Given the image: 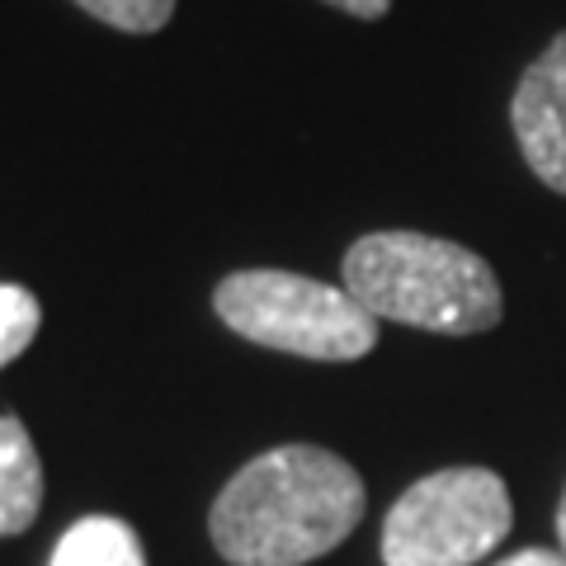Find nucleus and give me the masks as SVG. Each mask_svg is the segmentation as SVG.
I'll return each instance as SVG.
<instances>
[{
    "mask_svg": "<svg viewBox=\"0 0 566 566\" xmlns=\"http://www.w3.org/2000/svg\"><path fill=\"white\" fill-rule=\"evenodd\" d=\"M48 566H147V557L133 524L114 515H85L57 538Z\"/></svg>",
    "mask_w": 566,
    "mask_h": 566,
    "instance_id": "obj_7",
    "label": "nucleus"
},
{
    "mask_svg": "<svg viewBox=\"0 0 566 566\" xmlns=\"http://www.w3.org/2000/svg\"><path fill=\"white\" fill-rule=\"evenodd\" d=\"M85 14H95L99 24L123 29V33H156L170 24L175 0H76Z\"/></svg>",
    "mask_w": 566,
    "mask_h": 566,
    "instance_id": "obj_9",
    "label": "nucleus"
},
{
    "mask_svg": "<svg viewBox=\"0 0 566 566\" xmlns=\"http://www.w3.org/2000/svg\"><path fill=\"white\" fill-rule=\"evenodd\" d=\"M364 520V482L345 458L283 444L251 458L208 515L212 547L232 566H303L340 547Z\"/></svg>",
    "mask_w": 566,
    "mask_h": 566,
    "instance_id": "obj_1",
    "label": "nucleus"
},
{
    "mask_svg": "<svg viewBox=\"0 0 566 566\" xmlns=\"http://www.w3.org/2000/svg\"><path fill=\"white\" fill-rule=\"evenodd\" d=\"M520 151L547 189L566 193V33L547 43L515 85L510 99Z\"/></svg>",
    "mask_w": 566,
    "mask_h": 566,
    "instance_id": "obj_5",
    "label": "nucleus"
},
{
    "mask_svg": "<svg viewBox=\"0 0 566 566\" xmlns=\"http://www.w3.org/2000/svg\"><path fill=\"white\" fill-rule=\"evenodd\" d=\"M345 289L374 316L434 335L491 331L505 312L501 283L482 255L424 232H374L354 241Z\"/></svg>",
    "mask_w": 566,
    "mask_h": 566,
    "instance_id": "obj_2",
    "label": "nucleus"
},
{
    "mask_svg": "<svg viewBox=\"0 0 566 566\" xmlns=\"http://www.w3.org/2000/svg\"><path fill=\"white\" fill-rule=\"evenodd\" d=\"M495 566H566V553H553V547H524V553L495 562Z\"/></svg>",
    "mask_w": 566,
    "mask_h": 566,
    "instance_id": "obj_10",
    "label": "nucleus"
},
{
    "mask_svg": "<svg viewBox=\"0 0 566 566\" xmlns=\"http://www.w3.org/2000/svg\"><path fill=\"white\" fill-rule=\"evenodd\" d=\"M326 6H335V10L354 14V20H382L392 0H326Z\"/></svg>",
    "mask_w": 566,
    "mask_h": 566,
    "instance_id": "obj_11",
    "label": "nucleus"
},
{
    "mask_svg": "<svg viewBox=\"0 0 566 566\" xmlns=\"http://www.w3.org/2000/svg\"><path fill=\"white\" fill-rule=\"evenodd\" d=\"M39 297L20 283H0V368L10 359H20V354L33 345V335H39Z\"/></svg>",
    "mask_w": 566,
    "mask_h": 566,
    "instance_id": "obj_8",
    "label": "nucleus"
},
{
    "mask_svg": "<svg viewBox=\"0 0 566 566\" xmlns=\"http://www.w3.org/2000/svg\"><path fill=\"white\" fill-rule=\"evenodd\" d=\"M43 505V463L24 420L0 411V534H24Z\"/></svg>",
    "mask_w": 566,
    "mask_h": 566,
    "instance_id": "obj_6",
    "label": "nucleus"
},
{
    "mask_svg": "<svg viewBox=\"0 0 566 566\" xmlns=\"http://www.w3.org/2000/svg\"><path fill=\"white\" fill-rule=\"evenodd\" d=\"M557 543H562V553H566V491H562V505H557Z\"/></svg>",
    "mask_w": 566,
    "mask_h": 566,
    "instance_id": "obj_12",
    "label": "nucleus"
},
{
    "mask_svg": "<svg viewBox=\"0 0 566 566\" xmlns=\"http://www.w3.org/2000/svg\"><path fill=\"white\" fill-rule=\"evenodd\" d=\"M212 312L251 345L303 359H364L378 345V316L349 289H331L289 270H241L212 293Z\"/></svg>",
    "mask_w": 566,
    "mask_h": 566,
    "instance_id": "obj_3",
    "label": "nucleus"
},
{
    "mask_svg": "<svg viewBox=\"0 0 566 566\" xmlns=\"http://www.w3.org/2000/svg\"><path fill=\"white\" fill-rule=\"evenodd\" d=\"M515 524L510 491L491 468L430 472L387 510V566H468L501 547Z\"/></svg>",
    "mask_w": 566,
    "mask_h": 566,
    "instance_id": "obj_4",
    "label": "nucleus"
}]
</instances>
